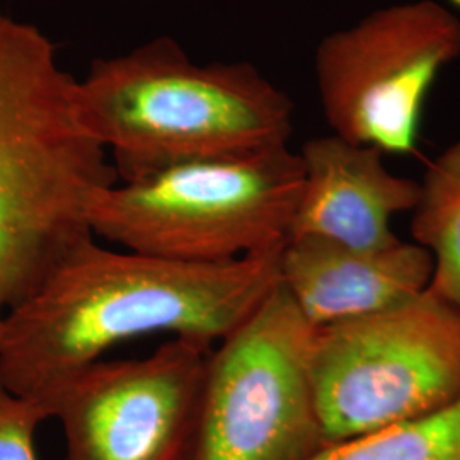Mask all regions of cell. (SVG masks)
<instances>
[{"label": "cell", "mask_w": 460, "mask_h": 460, "mask_svg": "<svg viewBox=\"0 0 460 460\" xmlns=\"http://www.w3.org/2000/svg\"><path fill=\"white\" fill-rule=\"evenodd\" d=\"M283 246L198 264L91 241L0 315V384L41 404L64 380L133 338L171 332L222 341L279 287Z\"/></svg>", "instance_id": "cell-1"}, {"label": "cell", "mask_w": 460, "mask_h": 460, "mask_svg": "<svg viewBox=\"0 0 460 460\" xmlns=\"http://www.w3.org/2000/svg\"><path fill=\"white\" fill-rule=\"evenodd\" d=\"M118 181L55 43L0 9V315L84 244L89 208Z\"/></svg>", "instance_id": "cell-2"}, {"label": "cell", "mask_w": 460, "mask_h": 460, "mask_svg": "<svg viewBox=\"0 0 460 460\" xmlns=\"http://www.w3.org/2000/svg\"><path fill=\"white\" fill-rule=\"evenodd\" d=\"M84 118L118 181L169 165L288 146L292 101L249 64H197L172 38L99 58L79 79Z\"/></svg>", "instance_id": "cell-3"}, {"label": "cell", "mask_w": 460, "mask_h": 460, "mask_svg": "<svg viewBox=\"0 0 460 460\" xmlns=\"http://www.w3.org/2000/svg\"><path fill=\"white\" fill-rule=\"evenodd\" d=\"M302 184L288 146L198 159L102 190L89 226L133 252L226 263L288 241Z\"/></svg>", "instance_id": "cell-4"}, {"label": "cell", "mask_w": 460, "mask_h": 460, "mask_svg": "<svg viewBox=\"0 0 460 460\" xmlns=\"http://www.w3.org/2000/svg\"><path fill=\"white\" fill-rule=\"evenodd\" d=\"M311 378L326 445L440 411L460 399V305L425 290L314 328Z\"/></svg>", "instance_id": "cell-5"}, {"label": "cell", "mask_w": 460, "mask_h": 460, "mask_svg": "<svg viewBox=\"0 0 460 460\" xmlns=\"http://www.w3.org/2000/svg\"><path fill=\"white\" fill-rule=\"evenodd\" d=\"M313 336V324L279 283L210 351L181 460H307L324 448Z\"/></svg>", "instance_id": "cell-6"}, {"label": "cell", "mask_w": 460, "mask_h": 460, "mask_svg": "<svg viewBox=\"0 0 460 460\" xmlns=\"http://www.w3.org/2000/svg\"><path fill=\"white\" fill-rule=\"evenodd\" d=\"M460 58V19L435 0L382 7L326 36L315 79L332 133L382 154L416 148L428 94Z\"/></svg>", "instance_id": "cell-7"}, {"label": "cell", "mask_w": 460, "mask_h": 460, "mask_svg": "<svg viewBox=\"0 0 460 460\" xmlns=\"http://www.w3.org/2000/svg\"><path fill=\"white\" fill-rule=\"evenodd\" d=\"M208 343L172 338L138 360H99L41 402L64 425L66 460H181Z\"/></svg>", "instance_id": "cell-8"}, {"label": "cell", "mask_w": 460, "mask_h": 460, "mask_svg": "<svg viewBox=\"0 0 460 460\" xmlns=\"http://www.w3.org/2000/svg\"><path fill=\"white\" fill-rule=\"evenodd\" d=\"M298 155L304 184L290 237H323L358 249H384L401 241L391 222L397 214L412 212L420 182L393 174L377 148L334 133L309 140Z\"/></svg>", "instance_id": "cell-9"}, {"label": "cell", "mask_w": 460, "mask_h": 460, "mask_svg": "<svg viewBox=\"0 0 460 460\" xmlns=\"http://www.w3.org/2000/svg\"><path fill=\"white\" fill-rule=\"evenodd\" d=\"M431 277V254L402 241L358 249L323 237H290L279 261V283L314 328L399 305L423 294Z\"/></svg>", "instance_id": "cell-10"}, {"label": "cell", "mask_w": 460, "mask_h": 460, "mask_svg": "<svg viewBox=\"0 0 460 460\" xmlns=\"http://www.w3.org/2000/svg\"><path fill=\"white\" fill-rule=\"evenodd\" d=\"M411 232L414 243L433 258L427 290L460 305V138L428 165Z\"/></svg>", "instance_id": "cell-11"}, {"label": "cell", "mask_w": 460, "mask_h": 460, "mask_svg": "<svg viewBox=\"0 0 460 460\" xmlns=\"http://www.w3.org/2000/svg\"><path fill=\"white\" fill-rule=\"evenodd\" d=\"M307 460H460V399L411 421L326 445Z\"/></svg>", "instance_id": "cell-12"}, {"label": "cell", "mask_w": 460, "mask_h": 460, "mask_svg": "<svg viewBox=\"0 0 460 460\" xmlns=\"http://www.w3.org/2000/svg\"><path fill=\"white\" fill-rule=\"evenodd\" d=\"M49 418L41 404L13 394L0 384V460H38L34 433Z\"/></svg>", "instance_id": "cell-13"}]
</instances>
